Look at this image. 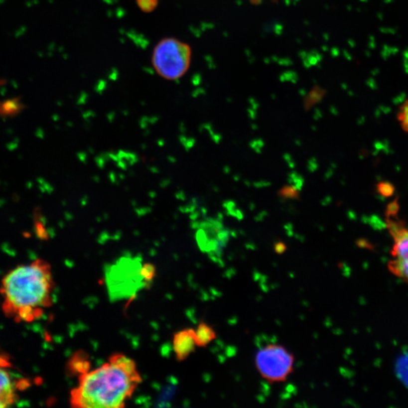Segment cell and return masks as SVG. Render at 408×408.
Here are the masks:
<instances>
[{"label":"cell","instance_id":"1","mask_svg":"<svg viewBox=\"0 0 408 408\" xmlns=\"http://www.w3.org/2000/svg\"><path fill=\"white\" fill-rule=\"evenodd\" d=\"M142 382L136 362L124 354L111 355L108 362L79 376L70 393L76 408H121Z\"/></svg>","mask_w":408,"mask_h":408},{"label":"cell","instance_id":"2","mask_svg":"<svg viewBox=\"0 0 408 408\" xmlns=\"http://www.w3.org/2000/svg\"><path fill=\"white\" fill-rule=\"evenodd\" d=\"M2 286L7 299L18 308L25 305L49 308L53 303L55 283L51 266L43 260H36L31 266L11 271L4 278Z\"/></svg>","mask_w":408,"mask_h":408},{"label":"cell","instance_id":"3","mask_svg":"<svg viewBox=\"0 0 408 408\" xmlns=\"http://www.w3.org/2000/svg\"><path fill=\"white\" fill-rule=\"evenodd\" d=\"M191 56L192 51L188 43L175 38H165L153 49L152 65L162 78L177 80L188 72Z\"/></svg>","mask_w":408,"mask_h":408},{"label":"cell","instance_id":"4","mask_svg":"<svg viewBox=\"0 0 408 408\" xmlns=\"http://www.w3.org/2000/svg\"><path fill=\"white\" fill-rule=\"evenodd\" d=\"M399 209L395 200L385 213L386 226L393 241L387 269L392 275L408 285V225L399 217Z\"/></svg>","mask_w":408,"mask_h":408},{"label":"cell","instance_id":"5","mask_svg":"<svg viewBox=\"0 0 408 408\" xmlns=\"http://www.w3.org/2000/svg\"><path fill=\"white\" fill-rule=\"evenodd\" d=\"M142 266L137 259L123 258L108 269L106 283L111 299L131 297L148 285L143 276Z\"/></svg>","mask_w":408,"mask_h":408},{"label":"cell","instance_id":"6","mask_svg":"<svg viewBox=\"0 0 408 408\" xmlns=\"http://www.w3.org/2000/svg\"><path fill=\"white\" fill-rule=\"evenodd\" d=\"M255 364L259 374L266 381L283 383L293 373L295 358L283 345L270 343L256 354Z\"/></svg>","mask_w":408,"mask_h":408},{"label":"cell","instance_id":"7","mask_svg":"<svg viewBox=\"0 0 408 408\" xmlns=\"http://www.w3.org/2000/svg\"><path fill=\"white\" fill-rule=\"evenodd\" d=\"M205 228L199 231L197 239L201 251L207 253L214 261L221 259L224 248L229 240V232L221 224L206 223Z\"/></svg>","mask_w":408,"mask_h":408},{"label":"cell","instance_id":"8","mask_svg":"<svg viewBox=\"0 0 408 408\" xmlns=\"http://www.w3.org/2000/svg\"><path fill=\"white\" fill-rule=\"evenodd\" d=\"M172 347L178 361L186 360L197 347L194 329H183L176 332L172 339Z\"/></svg>","mask_w":408,"mask_h":408},{"label":"cell","instance_id":"9","mask_svg":"<svg viewBox=\"0 0 408 408\" xmlns=\"http://www.w3.org/2000/svg\"><path fill=\"white\" fill-rule=\"evenodd\" d=\"M11 377L6 371L0 370V408H6L17 402Z\"/></svg>","mask_w":408,"mask_h":408},{"label":"cell","instance_id":"10","mask_svg":"<svg viewBox=\"0 0 408 408\" xmlns=\"http://www.w3.org/2000/svg\"><path fill=\"white\" fill-rule=\"evenodd\" d=\"M194 330L197 347H206L217 337L214 328L204 321L200 322Z\"/></svg>","mask_w":408,"mask_h":408},{"label":"cell","instance_id":"11","mask_svg":"<svg viewBox=\"0 0 408 408\" xmlns=\"http://www.w3.org/2000/svg\"><path fill=\"white\" fill-rule=\"evenodd\" d=\"M397 119L402 130L408 134V99L399 107L397 112Z\"/></svg>","mask_w":408,"mask_h":408},{"label":"cell","instance_id":"12","mask_svg":"<svg viewBox=\"0 0 408 408\" xmlns=\"http://www.w3.org/2000/svg\"><path fill=\"white\" fill-rule=\"evenodd\" d=\"M70 368L74 369L79 374H83L89 371V363L87 360L84 359L81 354H77L70 363Z\"/></svg>","mask_w":408,"mask_h":408},{"label":"cell","instance_id":"13","mask_svg":"<svg viewBox=\"0 0 408 408\" xmlns=\"http://www.w3.org/2000/svg\"><path fill=\"white\" fill-rule=\"evenodd\" d=\"M2 309L5 315L8 317H14L15 314L18 312V308L16 307L8 299H5L4 302Z\"/></svg>","mask_w":408,"mask_h":408},{"label":"cell","instance_id":"14","mask_svg":"<svg viewBox=\"0 0 408 408\" xmlns=\"http://www.w3.org/2000/svg\"><path fill=\"white\" fill-rule=\"evenodd\" d=\"M14 387L19 391H24L31 387L32 383L30 379L21 378L14 381Z\"/></svg>","mask_w":408,"mask_h":408},{"label":"cell","instance_id":"15","mask_svg":"<svg viewBox=\"0 0 408 408\" xmlns=\"http://www.w3.org/2000/svg\"><path fill=\"white\" fill-rule=\"evenodd\" d=\"M33 308L30 305H25V306H21L18 308V312L17 314L21 317L22 319H24L27 317L28 314L33 313Z\"/></svg>","mask_w":408,"mask_h":408},{"label":"cell","instance_id":"16","mask_svg":"<svg viewBox=\"0 0 408 408\" xmlns=\"http://www.w3.org/2000/svg\"><path fill=\"white\" fill-rule=\"evenodd\" d=\"M286 245L282 242L277 243L274 246V251L278 254H283L286 251Z\"/></svg>","mask_w":408,"mask_h":408},{"label":"cell","instance_id":"17","mask_svg":"<svg viewBox=\"0 0 408 408\" xmlns=\"http://www.w3.org/2000/svg\"><path fill=\"white\" fill-rule=\"evenodd\" d=\"M33 314L34 315L35 319H39L43 315L44 311L40 307L38 308H34L33 310Z\"/></svg>","mask_w":408,"mask_h":408},{"label":"cell","instance_id":"18","mask_svg":"<svg viewBox=\"0 0 408 408\" xmlns=\"http://www.w3.org/2000/svg\"><path fill=\"white\" fill-rule=\"evenodd\" d=\"M0 368H12V365L8 360L3 357L0 356Z\"/></svg>","mask_w":408,"mask_h":408},{"label":"cell","instance_id":"19","mask_svg":"<svg viewBox=\"0 0 408 408\" xmlns=\"http://www.w3.org/2000/svg\"><path fill=\"white\" fill-rule=\"evenodd\" d=\"M34 319H35L34 315H33V313H31V314H28V315H27V317H26L25 318H24V321H27V322L30 323L32 322V321H34Z\"/></svg>","mask_w":408,"mask_h":408},{"label":"cell","instance_id":"20","mask_svg":"<svg viewBox=\"0 0 408 408\" xmlns=\"http://www.w3.org/2000/svg\"><path fill=\"white\" fill-rule=\"evenodd\" d=\"M21 317H20L19 314L18 315L14 316V321H15L16 323H20V321H21Z\"/></svg>","mask_w":408,"mask_h":408},{"label":"cell","instance_id":"21","mask_svg":"<svg viewBox=\"0 0 408 408\" xmlns=\"http://www.w3.org/2000/svg\"><path fill=\"white\" fill-rule=\"evenodd\" d=\"M34 382L36 385H40L41 383H42V379L37 377V378L35 379Z\"/></svg>","mask_w":408,"mask_h":408}]
</instances>
